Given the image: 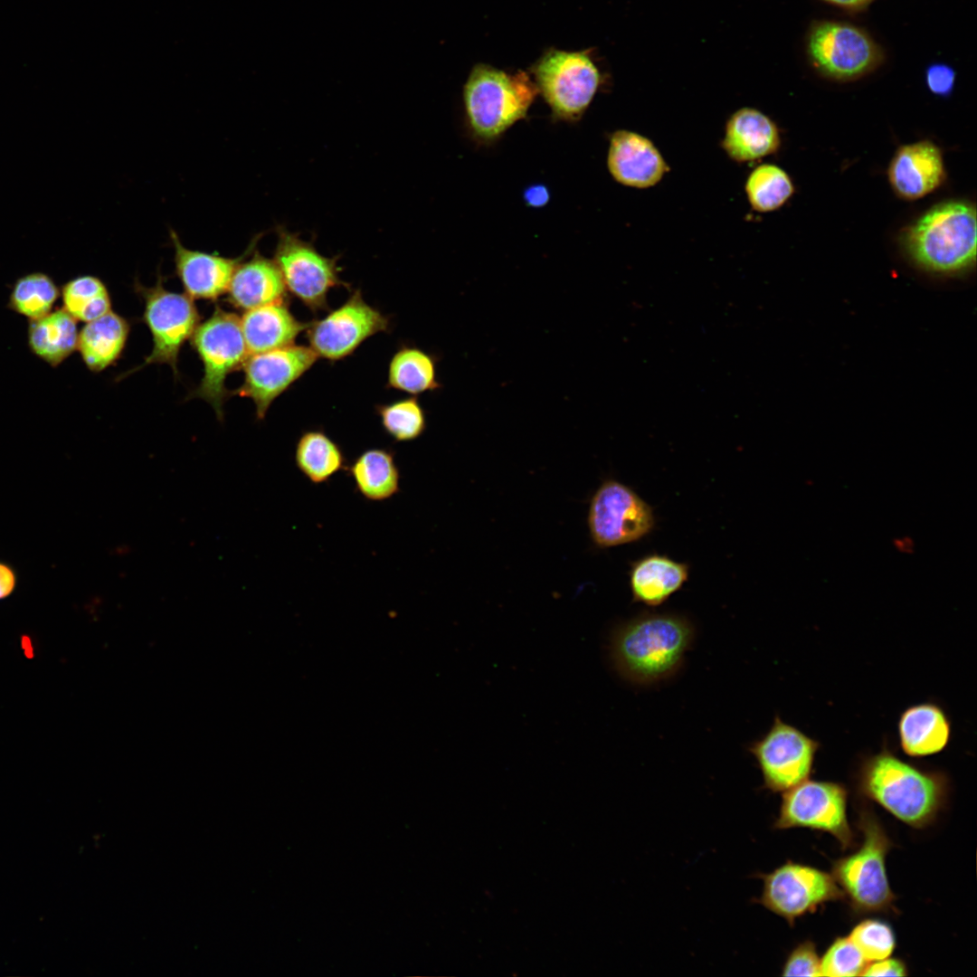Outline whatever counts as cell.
<instances>
[{
    "mask_svg": "<svg viewBox=\"0 0 977 977\" xmlns=\"http://www.w3.org/2000/svg\"><path fill=\"white\" fill-rule=\"evenodd\" d=\"M695 637V625L686 615L642 612L612 631L610 661L634 686L658 685L679 672Z\"/></svg>",
    "mask_w": 977,
    "mask_h": 977,
    "instance_id": "1",
    "label": "cell"
},
{
    "mask_svg": "<svg viewBox=\"0 0 977 977\" xmlns=\"http://www.w3.org/2000/svg\"><path fill=\"white\" fill-rule=\"evenodd\" d=\"M858 784L863 795L915 828L934 820L948 789L944 774L922 770L887 748L862 761Z\"/></svg>",
    "mask_w": 977,
    "mask_h": 977,
    "instance_id": "2",
    "label": "cell"
},
{
    "mask_svg": "<svg viewBox=\"0 0 977 977\" xmlns=\"http://www.w3.org/2000/svg\"><path fill=\"white\" fill-rule=\"evenodd\" d=\"M976 210L963 201L938 204L904 234L906 252L925 270L952 275L971 268L976 260Z\"/></svg>",
    "mask_w": 977,
    "mask_h": 977,
    "instance_id": "3",
    "label": "cell"
},
{
    "mask_svg": "<svg viewBox=\"0 0 977 977\" xmlns=\"http://www.w3.org/2000/svg\"><path fill=\"white\" fill-rule=\"evenodd\" d=\"M537 93L524 71L509 74L488 64L475 65L463 89L471 132L483 141L499 138L526 116Z\"/></svg>",
    "mask_w": 977,
    "mask_h": 977,
    "instance_id": "4",
    "label": "cell"
},
{
    "mask_svg": "<svg viewBox=\"0 0 977 977\" xmlns=\"http://www.w3.org/2000/svg\"><path fill=\"white\" fill-rule=\"evenodd\" d=\"M858 826L862 843L832 865V877L858 914L889 911L896 900L887 879L886 857L891 841L875 815L863 810Z\"/></svg>",
    "mask_w": 977,
    "mask_h": 977,
    "instance_id": "5",
    "label": "cell"
},
{
    "mask_svg": "<svg viewBox=\"0 0 977 977\" xmlns=\"http://www.w3.org/2000/svg\"><path fill=\"white\" fill-rule=\"evenodd\" d=\"M190 339L204 365L202 380L192 396L210 403L218 420L223 421V403L230 393L225 387L226 377L242 368L250 355L240 318L216 307Z\"/></svg>",
    "mask_w": 977,
    "mask_h": 977,
    "instance_id": "6",
    "label": "cell"
},
{
    "mask_svg": "<svg viewBox=\"0 0 977 977\" xmlns=\"http://www.w3.org/2000/svg\"><path fill=\"white\" fill-rule=\"evenodd\" d=\"M532 72L553 115L565 121H576L583 115L602 81L587 51L550 49L536 62Z\"/></svg>",
    "mask_w": 977,
    "mask_h": 977,
    "instance_id": "7",
    "label": "cell"
},
{
    "mask_svg": "<svg viewBox=\"0 0 977 977\" xmlns=\"http://www.w3.org/2000/svg\"><path fill=\"white\" fill-rule=\"evenodd\" d=\"M806 52L820 74L839 81L863 77L883 60L879 45L864 29L834 20L811 24L806 38Z\"/></svg>",
    "mask_w": 977,
    "mask_h": 977,
    "instance_id": "8",
    "label": "cell"
},
{
    "mask_svg": "<svg viewBox=\"0 0 977 977\" xmlns=\"http://www.w3.org/2000/svg\"><path fill=\"white\" fill-rule=\"evenodd\" d=\"M274 259L287 291L312 312L327 310V296L333 288L349 285L341 280L337 258L319 253L315 246L280 226Z\"/></svg>",
    "mask_w": 977,
    "mask_h": 977,
    "instance_id": "9",
    "label": "cell"
},
{
    "mask_svg": "<svg viewBox=\"0 0 977 977\" xmlns=\"http://www.w3.org/2000/svg\"><path fill=\"white\" fill-rule=\"evenodd\" d=\"M754 876L762 878L763 890L752 901L783 917L791 926L820 906L844 897L832 875L791 860L769 873Z\"/></svg>",
    "mask_w": 977,
    "mask_h": 977,
    "instance_id": "10",
    "label": "cell"
},
{
    "mask_svg": "<svg viewBox=\"0 0 977 977\" xmlns=\"http://www.w3.org/2000/svg\"><path fill=\"white\" fill-rule=\"evenodd\" d=\"M595 546L607 548L638 541L655 526L652 507L632 488L605 479L593 495L587 516Z\"/></svg>",
    "mask_w": 977,
    "mask_h": 977,
    "instance_id": "11",
    "label": "cell"
},
{
    "mask_svg": "<svg viewBox=\"0 0 977 977\" xmlns=\"http://www.w3.org/2000/svg\"><path fill=\"white\" fill-rule=\"evenodd\" d=\"M846 788L837 783L805 780L783 792L774 829L809 828L828 832L842 849L853 845L847 818Z\"/></svg>",
    "mask_w": 977,
    "mask_h": 977,
    "instance_id": "12",
    "label": "cell"
},
{
    "mask_svg": "<svg viewBox=\"0 0 977 977\" xmlns=\"http://www.w3.org/2000/svg\"><path fill=\"white\" fill-rule=\"evenodd\" d=\"M136 289L144 299L143 318L153 340L150 355L138 368L151 364H167L176 375L179 351L200 324V315L193 299L166 289L160 276L156 285L150 288L136 282Z\"/></svg>",
    "mask_w": 977,
    "mask_h": 977,
    "instance_id": "13",
    "label": "cell"
},
{
    "mask_svg": "<svg viewBox=\"0 0 977 977\" xmlns=\"http://www.w3.org/2000/svg\"><path fill=\"white\" fill-rule=\"evenodd\" d=\"M819 747V742L776 716L771 728L747 750L761 771L763 787L782 792L808 779Z\"/></svg>",
    "mask_w": 977,
    "mask_h": 977,
    "instance_id": "14",
    "label": "cell"
},
{
    "mask_svg": "<svg viewBox=\"0 0 977 977\" xmlns=\"http://www.w3.org/2000/svg\"><path fill=\"white\" fill-rule=\"evenodd\" d=\"M388 317L366 303L356 289L348 299L306 329L309 347L318 357L337 361L352 355L370 337L389 329Z\"/></svg>",
    "mask_w": 977,
    "mask_h": 977,
    "instance_id": "15",
    "label": "cell"
},
{
    "mask_svg": "<svg viewBox=\"0 0 977 977\" xmlns=\"http://www.w3.org/2000/svg\"><path fill=\"white\" fill-rule=\"evenodd\" d=\"M309 346L291 345L249 355L242 365V384L233 394L252 400L258 420L264 419L270 404L308 371L318 359Z\"/></svg>",
    "mask_w": 977,
    "mask_h": 977,
    "instance_id": "16",
    "label": "cell"
},
{
    "mask_svg": "<svg viewBox=\"0 0 977 977\" xmlns=\"http://www.w3.org/2000/svg\"><path fill=\"white\" fill-rule=\"evenodd\" d=\"M607 167L617 183L637 189L655 186L670 169L652 140L627 129L611 135Z\"/></svg>",
    "mask_w": 977,
    "mask_h": 977,
    "instance_id": "17",
    "label": "cell"
},
{
    "mask_svg": "<svg viewBox=\"0 0 977 977\" xmlns=\"http://www.w3.org/2000/svg\"><path fill=\"white\" fill-rule=\"evenodd\" d=\"M895 193L906 200L922 198L944 182L945 169L940 148L929 140L900 147L887 171Z\"/></svg>",
    "mask_w": 977,
    "mask_h": 977,
    "instance_id": "18",
    "label": "cell"
},
{
    "mask_svg": "<svg viewBox=\"0 0 977 977\" xmlns=\"http://www.w3.org/2000/svg\"><path fill=\"white\" fill-rule=\"evenodd\" d=\"M170 240L175 250V272L186 295L193 299L213 300L227 292L233 271L245 254L227 258L188 249L173 230Z\"/></svg>",
    "mask_w": 977,
    "mask_h": 977,
    "instance_id": "19",
    "label": "cell"
},
{
    "mask_svg": "<svg viewBox=\"0 0 977 977\" xmlns=\"http://www.w3.org/2000/svg\"><path fill=\"white\" fill-rule=\"evenodd\" d=\"M780 145L778 126L757 109H738L726 121L721 147L726 156L736 163L755 162L774 154Z\"/></svg>",
    "mask_w": 977,
    "mask_h": 977,
    "instance_id": "20",
    "label": "cell"
},
{
    "mask_svg": "<svg viewBox=\"0 0 977 977\" xmlns=\"http://www.w3.org/2000/svg\"><path fill=\"white\" fill-rule=\"evenodd\" d=\"M226 293L228 301L244 311L287 301V289L278 266L258 251L238 263Z\"/></svg>",
    "mask_w": 977,
    "mask_h": 977,
    "instance_id": "21",
    "label": "cell"
},
{
    "mask_svg": "<svg viewBox=\"0 0 977 977\" xmlns=\"http://www.w3.org/2000/svg\"><path fill=\"white\" fill-rule=\"evenodd\" d=\"M240 321L250 355L293 345L309 323L299 320L289 310L287 301L246 310Z\"/></svg>",
    "mask_w": 977,
    "mask_h": 977,
    "instance_id": "22",
    "label": "cell"
},
{
    "mask_svg": "<svg viewBox=\"0 0 977 977\" xmlns=\"http://www.w3.org/2000/svg\"><path fill=\"white\" fill-rule=\"evenodd\" d=\"M689 565L665 555L650 554L632 562L629 583L632 601L656 607L665 602L688 581Z\"/></svg>",
    "mask_w": 977,
    "mask_h": 977,
    "instance_id": "23",
    "label": "cell"
},
{
    "mask_svg": "<svg viewBox=\"0 0 977 977\" xmlns=\"http://www.w3.org/2000/svg\"><path fill=\"white\" fill-rule=\"evenodd\" d=\"M898 735L900 746L907 755H932L940 753L948 745L951 724L944 711L936 704H918L901 714Z\"/></svg>",
    "mask_w": 977,
    "mask_h": 977,
    "instance_id": "24",
    "label": "cell"
},
{
    "mask_svg": "<svg viewBox=\"0 0 977 977\" xmlns=\"http://www.w3.org/2000/svg\"><path fill=\"white\" fill-rule=\"evenodd\" d=\"M128 322L113 311L87 322L78 336L77 348L86 366L100 372L120 356L129 334Z\"/></svg>",
    "mask_w": 977,
    "mask_h": 977,
    "instance_id": "25",
    "label": "cell"
},
{
    "mask_svg": "<svg viewBox=\"0 0 977 977\" xmlns=\"http://www.w3.org/2000/svg\"><path fill=\"white\" fill-rule=\"evenodd\" d=\"M78 336L77 320L63 308L29 323L28 343L32 352L52 366L60 365L77 348Z\"/></svg>",
    "mask_w": 977,
    "mask_h": 977,
    "instance_id": "26",
    "label": "cell"
},
{
    "mask_svg": "<svg viewBox=\"0 0 977 977\" xmlns=\"http://www.w3.org/2000/svg\"><path fill=\"white\" fill-rule=\"evenodd\" d=\"M356 490L367 500L384 501L400 491V471L388 449H368L346 468Z\"/></svg>",
    "mask_w": 977,
    "mask_h": 977,
    "instance_id": "27",
    "label": "cell"
},
{
    "mask_svg": "<svg viewBox=\"0 0 977 977\" xmlns=\"http://www.w3.org/2000/svg\"><path fill=\"white\" fill-rule=\"evenodd\" d=\"M295 463L299 470L317 485L327 482L346 468L341 447L321 430H308L299 436L295 448Z\"/></svg>",
    "mask_w": 977,
    "mask_h": 977,
    "instance_id": "28",
    "label": "cell"
},
{
    "mask_svg": "<svg viewBox=\"0 0 977 977\" xmlns=\"http://www.w3.org/2000/svg\"><path fill=\"white\" fill-rule=\"evenodd\" d=\"M436 359L414 346H403L392 356L387 372V386L413 395L441 388Z\"/></svg>",
    "mask_w": 977,
    "mask_h": 977,
    "instance_id": "29",
    "label": "cell"
},
{
    "mask_svg": "<svg viewBox=\"0 0 977 977\" xmlns=\"http://www.w3.org/2000/svg\"><path fill=\"white\" fill-rule=\"evenodd\" d=\"M745 192L751 208L770 213L781 208L793 194L794 185L785 170L774 164H761L747 175Z\"/></svg>",
    "mask_w": 977,
    "mask_h": 977,
    "instance_id": "30",
    "label": "cell"
},
{
    "mask_svg": "<svg viewBox=\"0 0 977 977\" xmlns=\"http://www.w3.org/2000/svg\"><path fill=\"white\" fill-rule=\"evenodd\" d=\"M63 308L76 320L90 322L111 310L105 284L97 277L83 275L69 280L62 289Z\"/></svg>",
    "mask_w": 977,
    "mask_h": 977,
    "instance_id": "31",
    "label": "cell"
},
{
    "mask_svg": "<svg viewBox=\"0 0 977 977\" xmlns=\"http://www.w3.org/2000/svg\"><path fill=\"white\" fill-rule=\"evenodd\" d=\"M59 295V289L50 276L33 272L15 281L9 307L30 320L35 319L52 311Z\"/></svg>",
    "mask_w": 977,
    "mask_h": 977,
    "instance_id": "32",
    "label": "cell"
},
{
    "mask_svg": "<svg viewBox=\"0 0 977 977\" xmlns=\"http://www.w3.org/2000/svg\"><path fill=\"white\" fill-rule=\"evenodd\" d=\"M384 432L395 441H411L426 429L425 412L416 397L375 406Z\"/></svg>",
    "mask_w": 977,
    "mask_h": 977,
    "instance_id": "33",
    "label": "cell"
},
{
    "mask_svg": "<svg viewBox=\"0 0 977 977\" xmlns=\"http://www.w3.org/2000/svg\"><path fill=\"white\" fill-rule=\"evenodd\" d=\"M849 937L867 962L887 958L896 947L893 929L886 922L877 919L861 921L852 929Z\"/></svg>",
    "mask_w": 977,
    "mask_h": 977,
    "instance_id": "34",
    "label": "cell"
},
{
    "mask_svg": "<svg viewBox=\"0 0 977 977\" xmlns=\"http://www.w3.org/2000/svg\"><path fill=\"white\" fill-rule=\"evenodd\" d=\"M867 964V960L849 937H838L820 959V975L858 976Z\"/></svg>",
    "mask_w": 977,
    "mask_h": 977,
    "instance_id": "35",
    "label": "cell"
},
{
    "mask_svg": "<svg viewBox=\"0 0 977 977\" xmlns=\"http://www.w3.org/2000/svg\"><path fill=\"white\" fill-rule=\"evenodd\" d=\"M783 976H821L820 959L813 942L803 941L788 954L782 968Z\"/></svg>",
    "mask_w": 977,
    "mask_h": 977,
    "instance_id": "36",
    "label": "cell"
},
{
    "mask_svg": "<svg viewBox=\"0 0 977 977\" xmlns=\"http://www.w3.org/2000/svg\"><path fill=\"white\" fill-rule=\"evenodd\" d=\"M955 71L944 62L930 64L925 73V83L928 90L934 95H949L955 83Z\"/></svg>",
    "mask_w": 977,
    "mask_h": 977,
    "instance_id": "37",
    "label": "cell"
},
{
    "mask_svg": "<svg viewBox=\"0 0 977 977\" xmlns=\"http://www.w3.org/2000/svg\"><path fill=\"white\" fill-rule=\"evenodd\" d=\"M862 976H906L907 969L904 962L895 958H885L867 964Z\"/></svg>",
    "mask_w": 977,
    "mask_h": 977,
    "instance_id": "38",
    "label": "cell"
},
{
    "mask_svg": "<svg viewBox=\"0 0 977 977\" xmlns=\"http://www.w3.org/2000/svg\"><path fill=\"white\" fill-rule=\"evenodd\" d=\"M550 194L545 185H534L527 187L524 192V200L526 204L534 208H539L547 204L549 201Z\"/></svg>",
    "mask_w": 977,
    "mask_h": 977,
    "instance_id": "39",
    "label": "cell"
},
{
    "mask_svg": "<svg viewBox=\"0 0 977 977\" xmlns=\"http://www.w3.org/2000/svg\"><path fill=\"white\" fill-rule=\"evenodd\" d=\"M16 586L14 570L7 564L0 562V601L13 593Z\"/></svg>",
    "mask_w": 977,
    "mask_h": 977,
    "instance_id": "40",
    "label": "cell"
},
{
    "mask_svg": "<svg viewBox=\"0 0 977 977\" xmlns=\"http://www.w3.org/2000/svg\"><path fill=\"white\" fill-rule=\"evenodd\" d=\"M827 4L848 11H860L874 0H822Z\"/></svg>",
    "mask_w": 977,
    "mask_h": 977,
    "instance_id": "41",
    "label": "cell"
},
{
    "mask_svg": "<svg viewBox=\"0 0 977 977\" xmlns=\"http://www.w3.org/2000/svg\"><path fill=\"white\" fill-rule=\"evenodd\" d=\"M893 544L897 551L905 554L911 553L914 550V543L908 536L896 538Z\"/></svg>",
    "mask_w": 977,
    "mask_h": 977,
    "instance_id": "42",
    "label": "cell"
},
{
    "mask_svg": "<svg viewBox=\"0 0 977 977\" xmlns=\"http://www.w3.org/2000/svg\"><path fill=\"white\" fill-rule=\"evenodd\" d=\"M22 647H23V649L24 650V653H25L26 657L32 658L33 656V646H32L30 638L28 636H23L22 637Z\"/></svg>",
    "mask_w": 977,
    "mask_h": 977,
    "instance_id": "43",
    "label": "cell"
}]
</instances>
